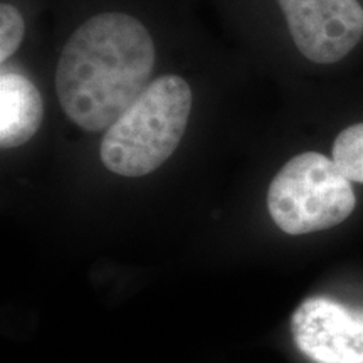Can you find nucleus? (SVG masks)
Wrapping results in <instances>:
<instances>
[{
  "instance_id": "obj_1",
  "label": "nucleus",
  "mask_w": 363,
  "mask_h": 363,
  "mask_svg": "<svg viewBox=\"0 0 363 363\" xmlns=\"http://www.w3.org/2000/svg\"><path fill=\"white\" fill-rule=\"evenodd\" d=\"M155 44L142 22L103 12L74 30L56 69L62 111L86 131L108 130L152 83Z\"/></svg>"
},
{
  "instance_id": "obj_2",
  "label": "nucleus",
  "mask_w": 363,
  "mask_h": 363,
  "mask_svg": "<svg viewBox=\"0 0 363 363\" xmlns=\"http://www.w3.org/2000/svg\"><path fill=\"white\" fill-rule=\"evenodd\" d=\"M192 110V89L180 76H160L103 136L99 155L116 175L143 177L163 165L182 142Z\"/></svg>"
},
{
  "instance_id": "obj_3",
  "label": "nucleus",
  "mask_w": 363,
  "mask_h": 363,
  "mask_svg": "<svg viewBox=\"0 0 363 363\" xmlns=\"http://www.w3.org/2000/svg\"><path fill=\"white\" fill-rule=\"evenodd\" d=\"M350 180L331 158L305 152L286 162L267 190V211L286 234L318 233L342 224L355 211Z\"/></svg>"
},
{
  "instance_id": "obj_4",
  "label": "nucleus",
  "mask_w": 363,
  "mask_h": 363,
  "mask_svg": "<svg viewBox=\"0 0 363 363\" xmlns=\"http://www.w3.org/2000/svg\"><path fill=\"white\" fill-rule=\"evenodd\" d=\"M298 51L316 65H335L363 38L357 0H278Z\"/></svg>"
},
{
  "instance_id": "obj_5",
  "label": "nucleus",
  "mask_w": 363,
  "mask_h": 363,
  "mask_svg": "<svg viewBox=\"0 0 363 363\" xmlns=\"http://www.w3.org/2000/svg\"><path fill=\"white\" fill-rule=\"evenodd\" d=\"M294 343L315 363H363V311L308 298L291 318Z\"/></svg>"
},
{
  "instance_id": "obj_6",
  "label": "nucleus",
  "mask_w": 363,
  "mask_h": 363,
  "mask_svg": "<svg viewBox=\"0 0 363 363\" xmlns=\"http://www.w3.org/2000/svg\"><path fill=\"white\" fill-rule=\"evenodd\" d=\"M44 120L39 89L26 76L4 72L0 76V145L16 148L38 133Z\"/></svg>"
},
{
  "instance_id": "obj_7",
  "label": "nucleus",
  "mask_w": 363,
  "mask_h": 363,
  "mask_svg": "<svg viewBox=\"0 0 363 363\" xmlns=\"http://www.w3.org/2000/svg\"><path fill=\"white\" fill-rule=\"evenodd\" d=\"M331 160L348 180L363 184V121L348 126L337 136Z\"/></svg>"
},
{
  "instance_id": "obj_8",
  "label": "nucleus",
  "mask_w": 363,
  "mask_h": 363,
  "mask_svg": "<svg viewBox=\"0 0 363 363\" xmlns=\"http://www.w3.org/2000/svg\"><path fill=\"white\" fill-rule=\"evenodd\" d=\"M24 39V19L11 4L0 6V61L6 62Z\"/></svg>"
}]
</instances>
